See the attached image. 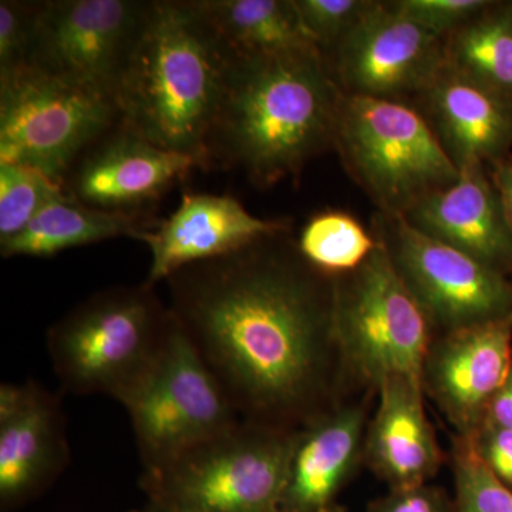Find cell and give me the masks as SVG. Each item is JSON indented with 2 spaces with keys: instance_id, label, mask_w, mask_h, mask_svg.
<instances>
[{
  "instance_id": "cell-1",
  "label": "cell",
  "mask_w": 512,
  "mask_h": 512,
  "mask_svg": "<svg viewBox=\"0 0 512 512\" xmlns=\"http://www.w3.org/2000/svg\"><path fill=\"white\" fill-rule=\"evenodd\" d=\"M289 232L188 265L167 279L170 308L241 420L299 431L345 399L335 276Z\"/></svg>"
},
{
  "instance_id": "cell-2",
  "label": "cell",
  "mask_w": 512,
  "mask_h": 512,
  "mask_svg": "<svg viewBox=\"0 0 512 512\" xmlns=\"http://www.w3.org/2000/svg\"><path fill=\"white\" fill-rule=\"evenodd\" d=\"M343 93L315 47L232 56L207 167L242 171L256 188L298 177L333 148Z\"/></svg>"
},
{
  "instance_id": "cell-3",
  "label": "cell",
  "mask_w": 512,
  "mask_h": 512,
  "mask_svg": "<svg viewBox=\"0 0 512 512\" xmlns=\"http://www.w3.org/2000/svg\"><path fill=\"white\" fill-rule=\"evenodd\" d=\"M234 53L192 0L148 2L114 103L120 124L154 146L198 158L217 120Z\"/></svg>"
},
{
  "instance_id": "cell-4",
  "label": "cell",
  "mask_w": 512,
  "mask_h": 512,
  "mask_svg": "<svg viewBox=\"0 0 512 512\" xmlns=\"http://www.w3.org/2000/svg\"><path fill=\"white\" fill-rule=\"evenodd\" d=\"M174 328L173 313L154 288L116 286L50 326L47 350L66 392L124 404L156 369Z\"/></svg>"
},
{
  "instance_id": "cell-5",
  "label": "cell",
  "mask_w": 512,
  "mask_h": 512,
  "mask_svg": "<svg viewBox=\"0 0 512 512\" xmlns=\"http://www.w3.org/2000/svg\"><path fill=\"white\" fill-rule=\"evenodd\" d=\"M333 150L384 215L406 217L460 175L424 114L399 101L343 94Z\"/></svg>"
},
{
  "instance_id": "cell-6",
  "label": "cell",
  "mask_w": 512,
  "mask_h": 512,
  "mask_svg": "<svg viewBox=\"0 0 512 512\" xmlns=\"http://www.w3.org/2000/svg\"><path fill=\"white\" fill-rule=\"evenodd\" d=\"M298 431L241 420L171 463L144 470L148 503L170 512H281Z\"/></svg>"
},
{
  "instance_id": "cell-7",
  "label": "cell",
  "mask_w": 512,
  "mask_h": 512,
  "mask_svg": "<svg viewBox=\"0 0 512 512\" xmlns=\"http://www.w3.org/2000/svg\"><path fill=\"white\" fill-rule=\"evenodd\" d=\"M376 238L375 251L359 268L335 276V333L346 379L372 393L389 377L421 380L436 336L383 239Z\"/></svg>"
},
{
  "instance_id": "cell-8",
  "label": "cell",
  "mask_w": 512,
  "mask_h": 512,
  "mask_svg": "<svg viewBox=\"0 0 512 512\" xmlns=\"http://www.w3.org/2000/svg\"><path fill=\"white\" fill-rule=\"evenodd\" d=\"M119 120L110 97L36 67L0 76V164L36 168L63 184Z\"/></svg>"
},
{
  "instance_id": "cell-9",
  "label": "cell",
  "mask_w": 512,
  "mask_h": 512,
  "mask_svg": "<svg viewBox=\"0 0 512 512\" xmlns=\"http://www.w3.org/2000/svg\"><path fill=\"white\" fill-rule=\"evenodd\" d=\"M123 406L143 471L171 463L241 421L177 320L156 369Z\"/></svg>"
},
{
  "instance_id": "cell-10",
  "label": "cell",
  "mask_w": 512,
  "mask_h": 512,
  "mask_svg": "<svg viewBox=\"0 0 512 512\" xmlns=\"http://www.w3.org/2000/svg\"><path fill=\"white\" fill-rule=\"evenodd\" d=\"M375 234L386 244L434 335L512 315V284L507 275L424 234L402 215L379 212Z\"/></svg>"
},
{
  "instance_id": "cell-11",
  "label": "cell",
  "mask_w": 512,
  "mask_h": 512,
  "mask_svg": "<svg viewBox=\"0 0 512 512\" xmlns=\"http://www.w3.org/2000/svg\"><path fill=\"white\" fill-rule=\"evenodd\" d=\"M148 2H40L28 66L114 100L143 29Z\"/></svg>"
},
{
  "instance_id": "cell-12",
  "label": "cell",
  "mask_w": 512,
  "mask_h": 512,
  "mask_svg": "<svg viewBox=\"0 0 512 512\" xmlns=\"http://www.w3.org/2000/svg\"><path fill=\"white\" fill-rule=\"evenodd\" d=\"M323 56L345 96L416 106L444 67V39L375 0Z\"/></svg>"
},
{
  "instance_id": "cell-13",
  "label": "cell",
  "mask_w": 512,
  "mask_h": 512,
  "mask_svg": "<svg viewBox=\"0 0 512 512\" xmlns=\"http://www.w3.org/2000/svg\"><path fill=\"white\" fill-rule=\"evenodd\" d=\"M201 160L148 143L120 121L87 148L63 180L73 200L96 210L146 215V208L185 180Z\"/></svg>"
},
{
  "instance_id": "cell-14",
  "label": "cell",
  "mask_w": 512,
  "mask_h": 512,
  "mask_svg": "<svg viewBox=\"0 0 512 512\" xmlns=\"http://www.w3.org/2000/svg\"><path fill=\"white\" fill-rule=\"evenodd\" d=\"M70 463L62 400L42 384L0 386V511L45 493Z\"/></svg>"
},
{
  "instance_id": "cell-15",
  "label": "cell",
  "mask_w": 512,
  "mask_h": 512,
  "mask_svg": "<svg viewBox=\"0 0 512 512\" xmlns=\"http://www.w3.org/2000/svg\"><path fill=\"white\" fill-rule=\"evenodd\" d=\"M512 366V315L434 336L423 389L460 436L483 423Z\"/></svg>"
},
{
  "instance_id": "cell-16",
  "label": "cell",
  "mask_w": 512,
  "mask_h": 512,
  "mask_svg": "<svg viewBox=\"0 0 512 512\" xmlns=\"http://www.w3.org/2000/svg\"><path fill=\"white\" fill-rule=\"evenodd\" d=\"M291 231L285 220L255 217L229 195L184 192L177 210L156 228L138 235L151 252V265L144 284L158 282L188 265L210 261L247 247L271 235Z\"/></svg>"
},
{
  "instance_id": "cell-17",
  "label": "cell",
  "mask_w": 512,
  "mask_h": 512,
  "mask_svg": "<svg viewBox=\"0 0 512 512\" xmlns=\"http://www.w3.org/2000/svg\"><path fill=\"white\" fill-rule=\"evenodd\" d=\"M404 218L495 271L512 272V231L485 165L463 168L453 184L424 198Z\"/></svg>"
},
{
  "instance_id": "cell-18",
  "label": "cell",
  "mask_w": 512,
  "mask_h": 512,
  "mask_svg": "<svg viewBox=\"0 0 512 512\" xmlns=\"http://www.w3.org/2000/svg\"><path fill=\"white\" fill-rule=\"evenodd\" d=\"M458 171L510 156L512 100L444 66L416 104Z\"/></svg>"
},
{
  "instance_id": "cell-19",
  "label": "cell",
  "mask_w": 512,
  "mask_h": 512,
  "mask_svg": "<svg viewBox=\"0 0 512 512\" xmlns=\"http://www.w3.org/2000/svg\"><path fill=\"white\" fill-rule=\"evenodd\" d=\"M376 393L379 403L367 426L363 460L390 490L429 484L444 458L427 419L423 382L389 377Z\"/></svg>"
},
{
  "instance_id": "cell-20",
  "label": "cell",
  "mask_w": 512,
  "mask_h": 512,
  "mask_svg": "<svg viewBox=\"0 0 512 512\" xmlns=\"http://www.w3.org/2000/svg\"><path fill=\"white\" fill-rule=\"evenodd\" d=\"M367 400H343L296 433L281 512H316L335 497L363 458Z\"/></svg>"
},
{
  "instance_id": "cell-21",
  "label": "cell",
  "mask_w": 512,
  "mask_h": 512,
  "mask_svg": "<svg viewBox=\"0 0 512 512\" xmlns=\"http://www.w3.org/2000/svg\"><path fill=\"white\" fill-rule=\"evenodd\" d=\"M147 215L116 214L96 210L69 195L50 202L19 235L0 244L3 258H47L66 251L119 237L137 239L156 228Z\"/></svg>"
},
{
  "instance_id": "cell-22",
  "label": "cell",
  "mask_w": 512,
  "mask_h": 512,
  "mask_svg": "<svg viewBox=\"0 0 512 512\" xmlns=\"http://www.w3.org/2000/svg\"><path fill=\"white\" fill-rule=\"evenodd\" d=\"M234 55L316 47L293 0H192Z\"/></svg>"
},
{
  "instance_id": "cell-23",
  "label": "cell",
  "mask_w": 512,
  "mask_h": 512,
  "mask_svg": "<svg viewBox=\"0 0 512 512\" xmlns=\"http://www.w3.org/2000/svg\"><path fill=\"white\" fill-rule=\"evenodd\" d=\"M444 66L512 100V2H490L447 36Z\"/></svg>"
},
{
  "instance_id": "cell-24",
  "label": "cell",
  "mask_w": 512,
  "mask_h": 512,
  "mask_svg": "<svg viewBox=\"0 0 512 512\" xmlns=\"http://www.w3.org/2000/svg\"><path fill=\"white\" fill-rule=\"evenodd\" d=\"M296 245L313 268L339 276L359 268L375 251L377 238L349 212L325 210L303 225Z\"/></svg>"
},
{
  "instance_id": "cell-25",
  "label": "cell",
  "mask_w": 512,
  "mask_h": 512,
  "mask_svg": "<svg viewBox=\"0 0 512 512\" xmlns=\"http://www.w3.org/2000/svg\"><path fill=\"white\" fill-rule=\"evenodd\" d=\"M64 194L62 184L36 168L0 164V244L19 235L46 205Z\"/></svg>"
},
{
  "instance_id": "cell-26",
  "label": "cell",
  "mask_w": 512,
  "mask_h": 512,
  "mask_svg": "<svg viewBox=\"0 0 512 512\" xmlns=\"http://www.w3.org/2000/svg\"><path fill=\"white\" fill-rule=\"evenodd\" d=\"M457 512H512V490L478 456L470 436L456 434L451 448Z\"/></svg>"
},
{
  "instance_id": "cell-27",
  "label": "cell",
  "mask_w": 512,
  "mask_h": 512,
  "mask_svg": "<svg viewBox=\"0 0 512 512\" xmlns=\"http://www.w3.org/2000/svg\"><path fill=\"white\" fill-rule=\"evenodd\" d=\"M306 35L326 55L372 8L375 0H293Z\"/></svg>"
},
{
  "instance_id": "cell-28",
  "label": "cell",
  "mask_w": 512,
  "mask_h": 512,
  "mask_svg": "<svg viewBox=\"0 0 512 512\" xmlns=\"http://www.w3.org/2000/svg\"><path fill=\"white\" fill-rule=\"evenodd\" d=\"M40 2H0V76L28 66Z\"/></svg>"
},
{
  "instance_id": "cell-29",
  "label": "cell",
  "mask_w": 512,
  "mask_h": 512,
  "mask_svg": "<svg viewBox=\"0 0 512 512\" xmlns=\"http://www.w3.org/2000/svg\"><path fill=\"white\" fill-rule=\"evenodd\" d=\"M389 3L404 18L446 39L476 18L490 5V0H392Z\"/></svg>"
},
{
  "instance_id": "cell-30",
  "label": "cell",
  "mask_w": 512,
  "mask_h": 512,
  "mask_svg": "<svg viewBox=\"0 0 512 512\" xmlns=\"http://www.w3.org/2000/svg\"><path fill=\"white\" fill-rule=\"evenodd\" d=\"M367 512H457L454 500L434 485L389 490L367 508Z\"/></svg>"
},
{
  "instance_id": "cell-31",
  "label": "cell",
  "mask_w": 512,
  "mask_h": 512,
  "mask_svg": "<svg viewBox=\"0 0 512 512\" xmlns=\"http://www.w3.org/2000/svg\"><path fill=\"white\" fill-rule=\"evenodd\" d=\"M470 437L481 460L512 490V430L485 417Z\"/></svg>"
},
{
  "instance_id": "cell-32",
  "label": "cell",
  "mask_w": 512,
  "mask_h": 512,
  "mask_svg": "<svg viewBox=\"0 0 512 512\" xmlns=\"http://www.w3.org/2000/svg\"><path fill=\"white\" fill-rule=\"evenodd\" d=\"M487 168L512 231V157L501 158Z\"/></svg>"
},
{
  "instance_id": "cell-33",
  "label": "cell",
  "mask_w": 512,
  "mask_h": 512,
  "mask_svg": "<svg viewBox=\"0 0 512 512\" xmlns=\"http://www.w3.org/2000/svg\"><path fill=\"white\" fill-rule=\"evenodd\" d=\"M485 417L504 429L512 430V366L503 386L491 400Z\"/></svg>"
},
{
  "instance_id": "cell-34",
  "label": "cell",
  "mask_w": 512,
  "mask_h": 512,
  "mask_svg": "<svg viewBox=\"0 0 512 512\" xmlns=\"http://www.w3.org/2000/svg\"><path fill=\"white\" fill-rule=\"evenodd\" d=\"M128 512H170L167 510H164V508L158 507V505L153 503H147L143 505V507L136 508V510H131Z\"/></svg>"
},
{
  "instance_id": "cell-35",
  "label": "cell",
  "mask_w": 512,
  "mask_h": 512,
  "mask_svg": "<svg viewBox=\"0 0 512 512\" xmlns=\"http://www.w3.org/2000/svg\"><path fill=\"white\" fill-rule=\"evenodd\" d=\"M316 512H345L342 507H339L338 504L329 505V507L323 508V510H319Z\"/></svg>"
}]
</instances>
